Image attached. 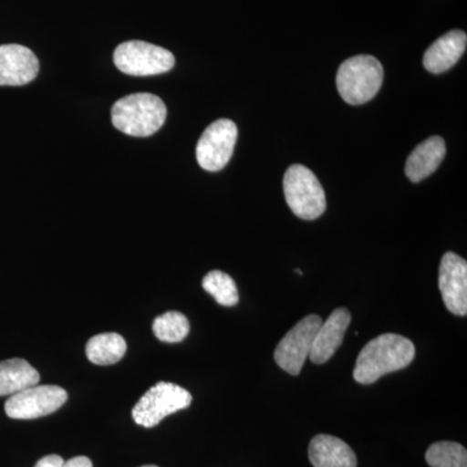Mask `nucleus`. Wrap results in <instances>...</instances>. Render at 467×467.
Here are the masks:
<instances>
[{
	"label": "nucleus",
	"mask_w": 467,
	"mask_h": 467,
	"mask_svg": "<svg viewBox=\"0 0 467 467\" xmlns=\"http://www.w3.org/2000/svg\"><path fill=\"white\" fill-rule=\"evenodd\" d=\"M117 69L134 77L162 75L173 69L174 55L159 46L143 41L121 43L113 54Z\"/></svg>",
	"instance_id": "6"
},
{
	"label": "nucleus",
	"mask_w": 467,
	"mask_h": 467,
	"mask_svg": "<svg viewBox=\"0 0 467 467\" xmlns=\"http://www.w3.org/2000/svg\"><path fill=\"white\" fill-rule=\"evenodd\" d=\"M439 288L442 300L451 315H467V263L465 259L447 252L439 269Z\"/></svg>",
	"instance_id": "10"
},
{
	"label": "nucleus",
	"mask_w": 467,
	"mask_h": 467,
	"mask_svg": "<svg viewBox=\"0 0 467 467\" xmlns=\"http://www.w3.org/2000/svg\"><path fill=\"white\" fill-rule=\"evenodd\" d=\"M192 402V393L187 389L174 383L159 382L135 404L133 420L137 425L150 429L165 417L189 408Z\"/></svg>",
	"instance_id": "5"
},
{
	"label": "nucleus",
	"mask_w": 467,
	"mask_h": 467,
	"mask_svg": "<svg viewBox=\"0 0 467 467\" xmlns=\"http://www.w3.org/2000/svg\"><path fill=\"white\" fill-rule=\"evenodd\" d=\"M467 36L462 30H451L436 39L423 57V67L434 75L447 72L465 54Z\"/></svg>",
	"instance_id": "13"
},
{
	"label": "nucleus",
	"mask_w": 467,
	"mask_h": 467,
	"mask_svg": "<svg viewBox=\"0 0 467 467\" xmlns=\"http://www.w3.org/2000/svg\"><path fill=\"white\" fill-rule=\"evenodd\" d=\"M38 72V58L26 46H0V86L29 84Z\"/></svg>",
	"instance_id": "11"
},
{
	"label": "nucleus",
	"mask_w": 467,
	"mask_h": 467,
	"mask_svg": "<svg viewBox=\"0 0 467 467\" xmlns=\"http://www.w3.org/2000/svg\"><path fill=\"white\" fill-rule=\"evenodd\" d=\"M142 467H159V466H155V465H146V466H142Z\"/></svg>",
	"instance_id": "23"
},
{
	"label": "nucleus",
	"mask_w": 467,
	"mask_h": 467,
	"mask_svg": "<svg viewBox=\"0 0 467 467\" xmlns=\"http://www.w3.org/2000/svg\"><path fill=\"white\" fill-rule=\"evenodd\" d=\"M383 76L382 64L370 55L347 58L337 69V91L352 106L368 103L382 88Z\"/></svg>",
	"instance_id": "3"
},
{
	"label": "nucleus",
	"mask_w": 467,
	"mask_h": 467,
	"mask_svg": "<svg viewBox=\"0 0 467 467\" xmlns=\"http://www.w3.org/2000/svg\"><path fill=\"white\" fill-rule=\"evenodd\" d=\"M124 337L116 333L95 335L86 344V356L92 364L113 365L124 358L126 353Z\"/></svg>",
	"instance_id": "17"
},
{
	"label": "nucleus",
	"mask_w": 467,
	"mask_h": 467,
	"mask_svg": "<svg viewBox=\"0 0 467 467\" xmlns=\"http://www.w3.org/2000/svg\"><path fill=\"white\" fill-rule=\"evenodd\" d=\"M447 149L441 137L429 138L425 142L418 144L413 152L409 155L405 174L411 182L418 183L430 177L444 160Z\"/></svg>",
	"instance_id": "15"
},
{
	"label": "nucleus",
	"mask_w": 467,
	"mask_h": 467,
	"mask_svg": "<svg viewBox=\"0 0 467 467\" xmlns=\"http://www.w3.org/2000/svg\"><path fill=\"white\" fill-rule=\"evenodd\" d=\"M416 347L408 337L383 334L368 342L359 352L353 378L359 384H371L393 371L411 364Z\"/></svg>",
	"instance_id": "1"
},
{
	"label": "nucleus",
	"mask_w": 467,
	"mask_h": 467,
	"mask_svg": "<svg viewBox=\"0 0 467 467\" xmlns=\"http://www.w3.org/2000/svg\"><path fill=\"white\" fill-rule=\"evenodd\" d=\"M67 400V393L61 387L33 386L12 395L5 410L12 420H36L55 413Z\"/></svg>",
	"instance_id": "8"
},
{
	"label": "nucleus",
	"mask_w": 467,
	"mask_h": 467,
	"mask_svg": "<svg viewBox=\"0 0 467 467\" xmlns=\"http://www.w3.org/2000/svg\"><path fill=\"white\" fill-rule=\"evenodd\" d=\"M38 370L23 358H11L0 362V396H12L36 386Z\"/></svg>",
	"instance_id": "16"
},
{
	"label": "nucleus",
	"mask_w": 467,
	"mask_h": 467,
	"mask_svg": "<svg viewBox=\"0 0 467 467\" xmlns=\"http://www.w3.org/2000/svg\"><path fill=\"white\" fill-rule=\"evenodd\" d=\"M153 334L164 343H180L190 333V322L180 312H167L153 321Z\"/></svg>",
	"instance_id": "18"
},
{
	"label": "nucleus",
	"mask_w": 467,
	"mask_h": 467,
	"mask_svg": "<svg viewBox=\"0 0 467 467\" xmlns=\"http://www.w3.org/2000/svg\"><path fill=\"white\" fill-rule=\"evenodd\" d=\"M238 128L232 119H221L208 126L196 146V159L204 171L226 167L235 149Z\"/></svg>",
	"instance_id": "9"
},
{
	"label": "nucleus",
	"mask_w": 467,
	"mask_h": 467,
	"mask_svg": "<svg viewBox=\"0 0 467 467\" xmlns=\"http://www.w3.org/2000/svg\"><path fill=\"white\" fill-rule=\"evenodd\" d=\"M430 467H467L466 448L454 441H439L426 451Z\"/></svg>",
	"instance_id": "20"
},
{
	"label": "nucleus",
	"mask_w": 467,
	"mask_h": 467,
	"mask_svg": "<svg viewBox=\"0 0 467 467\" xmlns=\"http://www.w3.org/2000/svg\"><path fill=\"white\" fill-rule=\"evenodd\" d=\"M309 460L315 467H358L355 451L342 439L317 435L309 444Z\"/></svg>",
	"instance_id": "14"
},
{
	"label": "nucleus",
	"mask_w": 467,
	"mask_h": 467,
	"mask_svg": "<svg viewBox=\"0 0 467 467\" xmlns=\"http://www.w3.org/2000/svg\"><path fill=\"white\" fill-rule=\"evenodd\" d=\"M164 101L149 92L131 94L117 100L112 107V124L117 130L131 137H150L167 119Z\"/></svg>",
	"instance_id": "2"
},
{
	"label": "nucleus",
	"mask_w": 467,
	"mask_h": 467,
	"mask_svg": "<svg viewBox=\"0 0 467 467\" xmlns=\"http://www.w3.org/2000/svg\"><path fill=\"white\" fill-rule=\"evenodd\" d=\"M349 324L350 313L346 308L335 309L327 321H322L310 350L309 358L313 364L322 365L333 358L342 346Z\"/></svg>",
	"instance_id": "12"
},
{
	"label": "nucleus",
	"mask_w": 467,
	"mask_h": 467,
	"mask_svg": "<svg viewBox=\"0 0 467 467\" xmlns=\"http://www.w3.org/2000/svg\"><path fill=\"white\" fill-rule=\"evenodd\" d=\"M202 288L216 299L220 306H234L238 304L239 294L235 282L221 270H212L202 278Z\"/></svg>",
	"instance_id": "19"
},
{
	"label": "nucleus",
	"mask_w": 467,
	"mask_h": 467,
	"mask_svg": "<svg viewBox=\"0 0 467 467\" xmlns=\"http://www.w3.org/2000/svg\"><path fill=\"white\" fill-rule=\"evenodd\" d=\"M321 324L319 316H306L285 335L275 350V359L279 368L291 376H299L306 358H309L313 340Z\"/></svg>",
	"instance_id": "7"
},
{
	"label": "nucleus",
	"mask_w": 467,
	"mask_h": 467,
	"mask_svg": "<svg viewBox=\"0 0 467 467\" xmlns=\"http://www.w3.org/2000/svg\"><path fill=\"white\" fill-rule=\"evenodd\" d=\"M63 467H92V462L88 457L78 456L64 462Z\"/></svg>",
	"instance_id": "22"
},
{
	"label": "nucleus",
	"mask_w": 467,
	"mask_h": 467,
	"mask_svg": "<svg viewBox=\"0 0 467 467\" xmlns=\"http://www.w3.org/2000/svg\"><path fill=\"white\" fill-rule=\"evenodd\" d=\"M284 192L288 207L295 216L312 221L326 211L324 187L310 169L301 164L291 165L285 173Z\"/></svg>",
	"instance_id": "4"
},
{
	"label": "nucleus",
	"mask_w": 467,
	"mask_h": 467,
	"mask_svg": "<svg viewBox=\"0 0 467 467\" xmlns=\"http://www.w3.org/2000/svg\"><path fill=\"white\" fill-rule=\"evenodd\" d=\"M64 460L57 454H50V456L43 457L36 462L34 467H63Z\"/></svg>",
	"instance_id": "21"
}]
</instances>
